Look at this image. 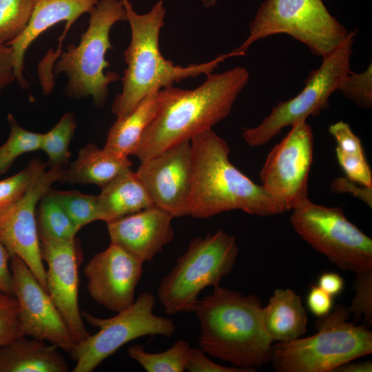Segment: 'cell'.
I'll use <instances>...</instances> for the list:
<instances>
[{"label":"cell","mask_w":372,"mask_h":372,"mask_svg":"<svg viewBox=\"0 0 372 372\" xmlns=\"http://www.w3.org/2000/svg\"><path fill=\"white\" fill-rule=\"evenodd\" d=\"M249 72L235 67L207 75L194 90L170 87L160 90V110L143 134L133 155L141 161L211 127L231 112L247 84Z\"/></svg>","instance_id":"obj_1"},{"label":"cell","mask_w":372,"mask_h":372,"mask_svg":"<svg viewBox=\"0 0 372 372\" xmlns=\"http://www.w3.org/2000/svg\"><path fill=\"white\" fill-rule=\"evenodd\" d=\"M193 312L200 322L198 346L205 353L249 372L270 362L274 342L255 295L218 285Z\"/></svg>","instance_id":"obj_2"},{"label":"cell","mask_w":372,"mask_h":372,"mask_svg":"<svg viewBox=\"0 0 372 372\" xmlns=\"http://www.w3.org/2000/svg\"><path fill=\"white\" fill-rule=\"evenodd\" d=\"M193 178L189 216L205 219L239 209L258 216L282 214L283 204L236 168L227 143L211 129L191 140Z\"/></svg>","instance_id":"obj_3"},{"label":"cell","mask_w":372,"mask_h":372,"mask_svg":"<svg viewBox=\"0 0 372 372\" xmlns=\"http://www.w3.org/2000/svg\"><path fill=\"white\" fill-rule=\"evenodd\" d=\"M126 10L131 30V40L123 52L126 69L122 78L123 88L113 103L112 110L117 118H123L147 95L173 87L174 83L207 75L225 59L239 56L231 51L202 63L187 66L175 65L166 59L159 47V36L165 23L166 10L163 0H158L145 14H138L130 0H121Z\"/></svg>","instance_id":"obj_4"},{"label":"cell","mask_w":372,"mask_h":372,"mask_svg":"<svg viewBox=\"0 0 372 372\" xmlns=\"http://www.w3.org/2000/svg\"><path fill=\"white\" fill-rule=\"evenodd\" d=\"M351 313L337 305L315 322L316 333L273 344L270 362L279 372H334L338 366L372 353V332L349 322Z\"/></svg>","instance_id":"obj_5"},{"label":"cell","mask_w":372,"mask_h":372,"mask_svg":"<svg viewBox=\"0 0 372 372\" xmlns=\"http://www.w3.org/2000/svg\"><path fill=\"white\" fill-rule=\"evenodd\" d=\"M89 14V25L79 43L61 51L52 70L54 74L63 72L68 77L65 94L68 97L91 96L96 107H102L108 86L119 79L116 72L104 71L110 66L105 54L113 49L110 32L116 23L127 21V14L121 0H99Z\"/></svg>","instance_id":"obj_6"},{"label":"cell","mask_w":372,"mask_h":372,"mask_svg":"<svg viewBox=\"0 0 372 372\" xmlns=\"http://www.w3.org/2000/svg\"><path fill=\"white\" fill-rule=\"evenodd\" d=\"M239 249L236 237L223 230L193 238L158 285V298L169 316L193 312L199 293L219 285L232 271Z\"/></svg>","instance_id":"obj_7"},{"label":"cell","mask_w":372,"mask_h":372,"mask_svg":"<svg viewBox=\"0 0 372 372\" xmlns=\"http://www.w3.org/2000/svg\"><path fill=\"white\" fill-rule=\"evenodd\" d=\"M350 32L331 14L322 0H265L250 23L247 39L232 51L244 56L256 41L282 33L322 57L342 43Z\"/></svg>","instance_id":"obj_8"},{"label":"cell","mask_w":372,"mask_h":372,"mask_svg":"<svg viewBox=\"0 0 372 372\" xmlns=\"http://www.w3.org/2000/svg\"><path fill=\"white\" fill-rule=\"evenodd\" d=\"M356 33L357 30H351L342 43L322 56L320 66L311 72L304 88L298 95L278 103L256 127L243 129L242 136L248 145H263L285 127L306 121L309 116H318L329 107V97L338 91L343 79L351 72L350 59Z\"/></svg>","instance_id":"obj_9"},{"label":"cell","mask_w":372,"mask_h":372,"mask_svg":"<svg viewBox=\"0 0 372 372\" xmlns=\"http://www.w3.org/2000/svg\"><path fill=\"white\" fill-rule=\"evenodd\" d=\"M292 210L294 231L331 262L355 273L372 270V240L341 208L318 205L308 198Z\"/></svg>","instance_id":"obj_10"},{"label":"cell","mask_w":372,"mask_h":372,"mask_svg":"<svg viewBox=\"0 0 372 372\" xmlns=\"http://www.w3.org/2000/svg\"><path fill=\"white\" fill-rule=\"evenodd\" d=\"M155 296L149 292L141 293L127 309L110 318H100L87 312L83 317L99 331L76 342L68 353L76 362L74 372H92L103 360L127 342L147 335L170 338L176 331L169 318L154 313Z\"/></svg>","instance_id":"obj_11"},{"label":"cell","mask_w":372,"mask_h":372,"mask_svg":"<svg viewBox=\"0 0 372 372\" xmlns=\"http://www.w3.org/2000/svg\"><path fill=\"white\" fill-rule=\"evenodd\" d=\"M291 127L289 133L269 152L259 173L261 185L287 210L308 198L313 153V134L306 121Z\"/></svg>","instance_id":"obj_12"},{"label":"cell","mask_w":372,"mask_h":372,"mask_svg":"<svg viewBox=\"0 0 372 372\" xmlns=\"http://www.w3.org/2000/svg\"><path fill=\"white\" fill-rule=\"evenodd\" d=\"M63 170L64 167H50L23 197L0 209L1 242L10 257L17 256L27 265L46 291V269L41 255L36 207L52 184L60 180Z\"/></svg>","instance_id":"obj_13"},{"label":"cell","mask_w":372,"mask_h":372,"mask_svg":"<svg viewBox=\"0 0 372 372\" xmlns=\"http://www.w3.org/2000/svg\"><path fill=\"white\" fill-rule=\"evenodd\" d=\"M136 173L155 205L174 218L189 215L193 178L190 141L178 143L141 161Z\"/></svg>","instance_id":"obj_14"},{"label":"cell","mask_w":372,"mask_h":372,"mask_svg":"<svg viewBox=\"0 0 372 372\" xmlns=\"http://www.w3.org/2000/svg\"><path fill=\"white\" fill-rule=\"evenodd\" d=\"M10 266L23 335L48 341L68 353L75 342L48 293L20 258L11 256Z\"/></svg>","instance_id":"obj_15"},{"label":"cell","mask_w":372,"mask_h":372,"mask_svg":"<svg viewBox=\"0 0 372 372\" xmlns=\"http://www.w3.org/2000/svg\"><path fill=\"white\" fill-rule=\"evenodd\" d=\"M143 262L117 245L110 244L96 254L83 269L91 298L107 309L118 313L134 302Z\"/></svg>","instance_id":"obj_16"},{"label":"cell","mask_w":372,"mask_h":372,"mask_svg":"<svg viewBox=\"0 0 372 372\" xmlns=\"http://www.w3.org/2000/svg\"><path fill=\"white\" fill-rule=\"evenodd\" d=\"M43 260L48 263L47 292L65 322L74 342L89 333L83 322L78 302V253L75 239H40Z\"/></svg>","instance_id":"obj_17"},{"label":"cell","mask_w":372,"mask_h":372,"mask_svg":"<svg viewBox=\"0 0 372 372\" xmlns=\"http://www.w3.org/2000/svg\"><path fill=\"white\" fill-rule=\"evenodd\" d=\"M173 218L169 212L154 205L107 223L110 244L143 263L151 261L173 240Z\"/></svg>","instance_id":"obj_18"},{"label":"cell","mask_w":372,"mask_h":372,"mask_svg":"<svg viewBox=\"0 0 372 372\" xmlns=\"http://www.w3.org/2000/svg\"><path fill=\"white\" fill-rule=\"evenodd\" d=\"M99 0H34L32 17L25 30L7 45L13 52L14 72L19 85L25 89L28 82L23 75L25 52L32 42L43 32L65 21L62 39L72 24L85 12H90Z\"/></svg>","instance_id":"obj_19"},{"label":"cell","mask_w":372,"mask_h":372,"mask_svg":"<svg viewBox=\"0 0 372 372\" xmlns=\"http://www.w3.org/2000/svg\"><path fill=\"white\" fill-rule=\"evenodd\" d=\"M57 347L43 340L18 337L0 347V372H68Z\"/></svg>","instance_id":"obj_20"},{"label":"cell","mask_w":372,"mask_h":372,"mask_svg":"<svg viewBox=\"0 0 372 372\" xmlns=\"http://www.w3.org/2000/svg\"><path fill=\"white\" fill-rule=\"evenodd\" d=\"M97 199L100 220L106 223L154 205L145 186L131 167L102 187Z\"/></svg>","instance_id":"obj_21"},{"label":"cell","mask_w":372,"mask_h":372,"mask_svg":"<svg viewBox=\"0 0 372 372\" xmlns=\"http://www.w3.org/2000/svg\"><path fill=\"white\" fill-rule=\"evenodd\" d=\"M265 329L273 342H288L307 332L308 317L301 297L291 289H277L262 307Z\"/></svg>","instance_id":"obj_22"},{"label":"cell","mask_w":372,"mask_h":372,"mask_svg":"<svg viewBox=\"0 0 372 372\" xmlns=\"http://www.w3.org/2000/svg\"><path fill=\"white\" fill-rule=\"evenodd\" d=\"M161 104L160 90L145 96L132 112L117 118L108 132L103 149L120 157L133 155Z\"/></svg>","instance_id":"obj_23"},{"label":"cell","mask_w":372,"mask_h":372,"mask_svg":"<svg viewBox=\"0 0 372 372\" xmlns=\"http://www.w3.org/2000/svg\"><path fill=\"white\" fill-rule=\"evenodd\" d=\"M128 157H120L89 143L81 148L76 159L64 169L59 181L105 185L121 172L131 167Z\"/></svg>","instance_id":"obj_24"},{"label":"cell","mask_w":372,"mask_h":372,"mask_svg":"<svg viewBox=\"0 0 372 372\" xmlns=\"http://www.w3.org/2000/svg\"><path fill=\"white\" fill-rule=\"evenodd\" d=\"M190 348L188 342L180 340L161 353H149L143 346L134 344L127 349V353L147 372H183Z\"/></svg>","instance_id":"obj_25"},{"label":"cell","mask_w":372,"mask_h":372,"mask_svg":"<svg viewBox=\"0 0 372 372\" xmlns=\"http://www.w3.org/2000/svg\"><path fill=\"white\" fill-rule=\"evenodd\" d=\"M37 220L39 239H75L78 229L50 193L40 200Z\"/></svg>","instance_id":"obj_26"},{"label":"cell","mask_w":372,"mask_h":372,"mask_svg":"<svg viewBox=\"0 0 372 372\" xmlns=\"http://www.w3.org/2000/svg\"><path fill=\"white\" fill-rule=\"evenodd\" d=\"M76 120L72 112H67L56 125L43 134L41 149L48 157L50 167H63L70 157L69 145L76 128Z\"/></svg>","instance_id":"obj_27"},{"label":"cell","mask_w":372,"mask_h":372,"mask_svg":"<svg viewBox=\"0 0 372 372\" xmlns=\"http://www.w3.org/2000/svg\"><path fill=\"white\" fill-rule=\"evenodd\" d=\"M8 122L10 132L8 140L0 147V174L6 172L18 156L41 147L43 134L23 129L11 114L8 115Z\"/></svg>","instance_id":"obj_28"},{"label":"cell","mask_w":372,"mask_h":372,"mask_svg":"<svg viewBox=\"0 0 372 372\" xmlns=\"http://www.w3.org/2000/svg\"><path fill=\"white\" fill-rule=\"evenodd\" d=\"M50 193L61 205L78 230L85 225L100 220L97 196L78 191H56Z\"/></svg>","instance_id":"obj_29"},{"label":"cell","mask_w":372,"mask_h":372,"mask_svg":"<svg viewBox=\"0 0 372 372\" xmlns=\"http://www.w3.org/2000/svg\"><path fill=\"white\" fill-rule=\"evenodd\" d=\"M34 0H0V44L7 45L27 28Z\"/></svg>","instance_id":"obj_30"},{"label":"cell","mask_w":372,"mask_h":372,"mask_svg":"<svg viewBox=\"0 0 372 372\" xmlns=\"http://www.w3.org/2000/svg\"><path fill=\"white\" fill-rule=\"evenodd\" d=\"M45 167L41 161L33 159L20 172L0 180V209L23 197L45 172Z\"/></svg>","instance_id":"obj_31"},{"label":"cell","mask_w":372,"mask_h":372,"mask_svg":"<svg viewBox=\"0 0 372 372\" xmlns=\"http://www.w3.org/2000/svg\"><path fill=\"white\" fill-rule=\"evenodd\" d=\"M354 296L348 308L355 322L362 320L364 325H372V270L355 273Z\"/></svg>","instance_id":"obj_32"},{"label":"cell","mask_w":372,"mask_h":372,"mask_svg":"<svg viewBox=\"0 0 372 372\" xmlns=\"http://www.w3.org/2000/svg\"><path fill=\"white\" fill-rule=\"evenodd\" d=\"M338 91L358 106L371 109L372 107V65L360 73L351 72L342 81Z\"/></svg>","instance_id":"obj_33"},{"label":"cell","mask_w":372,"mask_h":372,"mask_svg":"<svg viewBox=\"0 0 372 372\" xmlns=\"http://www.w3.org/2000/svg\"><path fill=\"white\" fill-rule=\"evenodd\" d=\"M22 335L16 298L13 295L0 293V347Z\"/></svg>","instance_id":"obj_34"},{"label":"cell","mask_w":372,"mask_h":372,"mask_svg":"<svg viewBox=\"0 0 372 372\" xmlns=\"http://www.w3.org/2000/svg\"><path fill=\"white\" fill-rule=\"evenodd\" d=\"M337 161L347 178L366 187H372V174L365 156L344 153L335 148Z\"/></svg>","instance_id":"obj_35"},{"label":"cell","mask_w":372,"mask_h":372,"mask_svg":"<svg viewBox=\"0 0 372 372\" xmlns=\"http://www.w3.org/2000/svg\"><path fill=\"white\" fill-rule=\"evenodd\" d=\"M329 132L335 138L337 143L336 147L344 153L365 156L360 138L353 133L347 123L340 121L331 125Z\"/></svg>","instance_id":"obj_36"},{"label":"cell","mask_w":372,"mask_h":372,"mask_svg":"<svg viewBox=\"0 0 372 372\" xmlns=\"http://www.w3.org/2000/svg\"><path fill=\"white\" fill-rule=\"evenodd\" d=\"M189 372H249L237 366H227L217 364L208 358L205 353L198 347H191L186 365Z\"/></svg>","instance_id":"obj_37"},{"label":"cell","mask_w":372,"mask_h":372,"mask_svg":"<svg viewBox=\"0 0 372 372\" xmlns=\"http://www.w3.org/2000/svg\"><path fill=\"white\" fill-rule=\"evenodd\" d=\"M330 189L333 193H349L372 207V187L357 183L347 177H336L331 182Z\"/></svg>","instance_id":"obj_38"},{"label":"cell","mask_w":372,"mask_h":372,"mask_svg":"<svg viewBox=\"0 0 372 372\" xmlns=\"http://www.w3.org/2000/svg\"><path fill=\"white\" fill-rule=\"evenodd\" d=\"M310 312L318 318L329 314L333 308V297L316 285H311L306 298Z\"/></svg>","instance_id":"obj_39"},{"label":"cell","mask_w":372,"mask_h":372,"mask_svg":"<svg viewBox=\"0 0 372 372\" xmlns=\"http://www.w3.org/2000/svg\"><path fill=\"white\" fill-rule=\"evenodd\" d=\"M14 81L17 79L14 72L12 50L8 45L0 44V94Z\"/></svg>","instance_id":"obj_40"},{"label":"cell","mask_w":372,"mask_h":372,"mask_svg":"<svg viewBox=\"0 0 372 372\" xmlns=\"http://www.w3.org/2000/svg\"><path fill=\"white\" fill-rule=\"evenodd\" d=\"M10 259V254L0 240V293L13 295Z\"/></svg>","instance_id":"obj_41"},{"label":"cell","mask_w":372,"mask_h":372,"mask_svg":"<svg viewBox=\"0 0 372 372\" xmlns=\"http://www.w3.org/2000/svg\"><path fill=\"white\" fill-rule=\"evenodd\" d=\"M317 285L334 297L340 294L343 291L344 280L338 273L324 272L318 277Z\"/></svg>","instance_id":"obj_42"},{"label":"cell","mask_w":372,"mask_h":372,"mask_svg":"<svg viewBox=\"0 0 372 372\" xmlns=\"http://www.w3.org/2000/svg\"><path fill=\"white\" fill-rule=\"evenodd\" d=\"M349 362L338 366L334 372H371L372 362L371 361Z\"/></svg>","instance_id":"obj_43"},{"label":"cell","mask_w":372,"mask_h":372,"mask_svg":"<svg viewBox=\"0 0 372 372\" xmlns=\"http://www.w3.org/2000/svg\"><path fill=\"white\" fill-rule=\"evenodd\" d=\"M205 8L214 7L217 2V0H201Z\"/></svg>","instance_id":"obj_44"}]
</instances>
